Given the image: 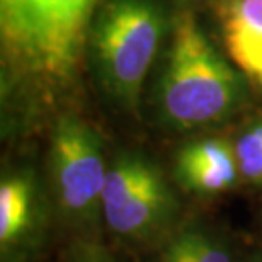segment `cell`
<instances>
[{
  "instance_id": "6da1fadb",
  "label": "cell",
  "mask_w": 262,
  "mask_h": 262,
  "mask_svg": "<svg viewBox=\"0 0 262 262\" xmlns=\"http://www.w3.org/2000/svg\"><path fill=\"white\" fill-rule=\"evenodd\" d=\"M97 0H0V41L9 68L36 91L75 80Z\"/></svg>"
},
{
  "instance_id": "7a4b0ae2",
  "label": "cell",
  "mask_w": 262,
  "mask_h": 262,
  "mask_svg": "<svg viewBox=\"0 0 262 262\" xmlns=\"http://www.w3.org/2000/svg\"><path fill=\"white\" fill-rule=\"evenodd\" d=\"M235 68L218 53L194 15L179 12L155 94L162 121L177 131L227 121L245 99L247 80Z\"/></svg>"
},
{
  "instance_id": "3957f363",
  "label": "cell",
  "mask_w": 262,
  "mask_h": 262,
  "mask_svg": "<svg viewBox=\"0 0 262 262\" xmlns=\"http://www.w3.org/2000/svg\"><path fill=\"white\" fill-rule=\"evenodd\" d=\"M165 26L155 0H104L94 14L89 31L94 72L104 92L126 111L138 109Z\"/></svg>"
},
{
  "instance_id": "277c9868",
  "label": "cell",
  "mask_w": 262,
  "mask_h": 262,
  "mask_svg": "<svg viewBox=\"0 0 262 262\" xmlns=\"http://www.w3.org/2000/svg\"><path fill=\"white\" fill-rule=\"evenodd\" d=\"M101 211L113 235L150 242L176 227L179 199L154 160L138 151H121L109 162Z\"/></svg>"
},
{
  "instance_id": "5b68a950",
  "label": "cell",
  "mask_w": 262,
  "mask_h": 262,
  "mask_svg": "<svg viewBox=\"0 0 262 262\" xmlns=\"http://www.w3.org/2000/svg\"><path fill=\"white\" fill-rule=\"evenodd\" d=\"M107 169L101 135L75 114L56 118L50 140V181L56 211L70 227L92 230L102 220Z\"/></svg>"
},
{
  "instance_id": "8992f818",
  "label": "cell",
  "mask_w": 262,
  "mask_h": 262,
  "mask_svg": "<svg viewBox=\"0 0 262 262\" xmlns=\"http://www.w3.org/2000/svg\"><path fill=\"white\" fill-rule=\"evenodd\" d=\"M48 204L33 170L7 172L0 181L2 262H26L41 245Z\"/></svg>"
},
{
  "instance_id": "52a82bcc",
  "label": "cell",
  "mask_w": 262,
  "mask_h": 262,
  "mask_svg": "<svg viewBox=\"0 0 262 262\" xmlns=\"http://www.w3.org/2000/svg\"><path fill=\"white\" fill-rule=\"evenodd\" d=\"M174 176L194 196L223 194L242 179L235 146L223 138H203L182 145L176 154Z\"/></svg>"
},
{
  "instance_id": "ba28073f",
  "label": "cell",
  "mask_w": 262,
  "mask_h": 262,
  "mask_svg": "<svg viewBox=\"0 0 262 262\" xmlns=\"http://www.w3.org/2000/svg\"><path fill=\"white\" fill-rule=\"evenodd\" d=\"M214 15L232 63L262 91V0H214Z\"/></svg>"
},
{
  "instance_id": "9c48e42d",
  "label": "cell",
  "mask_w": 262,
  "mask_h": 262,
  "mask_svg": "<svg viewBox=\"0 0 262 262\" xmlns=\"http://www.w3.org/2000/svg\"><path fill=\"white\" fill-rule=\"evenodd\" d=\"M157 262H233V254L218 230L192 220L176 225L165 235Z\"/></svg>"
},
{
  "instance_id": "30bf717a",
  "label": "cell",
  "mask_w": 262,
  "mask_h": 262,
  "mask_svg": "<svg viewBox=\"0 0 262 262\" xmlns=\"http://www.w3.org/2000/svg\"><path fill=\"white\" fill-rule=\"evenodd\" d=\"M242 179L262 184V118L250 123L233 143Z\"/></svg>"
},
{
  "instance_id": "8fae6325",
  "label": "cell",
  "mask_w": 262,
  "mask_h": 262,
  "mask_svg": "<svg viewBox=\"0 0 262 262\" xmlns=\"http://www.w3.org/2000/svg\"><path fill=\"white\" fill-rule=\"evenodd\" d=\"M67 262H123L104 245L92 240H77L68 250Z\"/></svg>"
},
{
  "instance_id": "7c38bea8",
  "label": "cell",
  "mask_w": 262,
  "mask_h": 262,
  "mask_svg": "<svg viewBox=\"0 0 262 262\" xmlns=\"http://www.w3.org/2000/svg\"><path fill=\"white\" fill-rule=\"evenodd\" d=\"M252 262H262V255H259V257H255Z\"/></svg>"
}]
</instances>
